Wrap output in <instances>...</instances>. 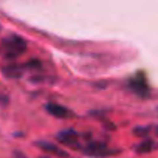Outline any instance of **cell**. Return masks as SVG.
Segmentation results:
<instances>
[{"mask_svg": "<svg viewBox=\"0 0 158 158\" xmlns=\"http://www.w3.org/2000/svg\"><path fill=\"white\" fill-rule=\"evenodd\" d=\"M79 150H81L84 155L92 156V158H107V156H112V155L119 153L118 149H112L106 143H102V141H93V139H89L87 143H84Z\"/></svg>", "mask_w": 158, "mask_h": 158, "instance_id": "obj_1", "label": "cell"}, {"mask_svg": "<svg viewBox=\"0 0 158 158\" xmlns=\"http://www.w3.org/2000/svg\"><path fill=\"white\" fill-rule=\"evenodd\" d=\"M149 132H150V127H144V126H139V127L133 129V135H136V136H147Z\"/></svg>", "mask_w": 158, "mask_h": 158, "instance_id": "obj_10", "label": "cell"}, {"mask_svg": "<svg viewBox=\"0 0 158 158\" xmlns=\"http://www.w3.org/2000/svg\"><path fill=\"white\" fill-rule=\"evenodd\" d=\"M2 48H3V57H5L6 60H14V59H17L20 54L25 53V50H27V42H25L20 36L11 34L10 37L3 39Z\"/></svg>", "mask_w": 158, "mask_h": 158, "instance_id": "obj_2", "label": "cell"}, {"mask_svg": "<svg viewBox=\"0 0 158 158\" xmlns=\"http://www.w3.org/2000/svg\"><path fill=\"white\" fill-rule=\"evenodd\" d=\"M155 149H158V143L155 139H150V138H146L144 141H141V143H138L135 146V152L136 153H149V152H152Z\"/></svg>", "mask_w": 158, "mask_h": 158, "instance_id": "obj_7", "label": "cell"}, {"mask_svg": "<svg viewBox=\"0 0 158 158\" xmlns=\"http://www.w3.org/2000/svg\"><path fill=\"white\" fill-rule=\"evenodd\" d=\"M23 70H25V67L17 65V64H10V65L2 68V71H3V74L6 77H20L23 74Z\"/></svg>", "mask_w": 158, "mask_h": 158, "instance_id": "obj_8", "label": "cell"}, {"mask_svg": "<svg viewBox=\"0 0 158 158\" xmlns=\"http://www.w3.org/2000/svg\"><path fill=\"white\" fill-rule=\"evenodd\" d=\"M36 144H37V147H40V149H42L44 152H47V153H53V155L62 156V158L67 156V152L62 150L60 147H57V146L53 144V143H48V141H37Z\"/></svg>", "mask_w": 158, "mask_h": 158, "instance_id": "obj_6", "label": "cell"}, {"mask_svg": "<svg viewBox=\"0 0 158 158\" xmlns=\"http://www.w3.org/2000/svg\"><path fill=\"white\" fill-rule=\"evenodd\" d=\"M56 139H57L60 144H64V146H67V147H71V149H76V150H79V149H81V146H82V143H81V135H79L76 130H73V129L60 130V132L56 135Z\"/></svg>", "mask_w": 158, "mask_h": 158, "instance_id": "obj_3", "label": "cell"}, {"mask_svg": "<svg viewBox=\"0 0 158 158\" xmlns=\"http://www.w3.org/2000/svg\"><path fill=\"white\" fill-rule=\"evenodd\" d=\"M23 67H25V70H31L33 73H37L42 70V64L39 59H30L27 64H23Z\"/></svg>", "mask_w": 158, "mask_h": 158, "instance_id": "obj_9", "label": "cell"}, {"mask_svg": "<svg viewBox=\"0 0 158 158\" xmlns=\"http://www.w3.org/2000/svg\"><path fill=\"white\" fill-rule=\"evenodd\" d=\"M45 110L56 116V118H60V119H65V118H71L73 116V112L70 109H67L65 106H60V104H56V102H48L45 106Z\"/></svg>", "mask_w": 158, "mask_h": 158, "instance_id": "obj_4", "label": "cell"}, {"mask_svg": "<svg viewBox=\"0 0 158 158\" xmlns=\"http://www.w3.org/2000/svg\"><path fill=\"white\" fill-rule=\"evenodd\" d=\"M130 87H132V90L135 92V93H138V95H141V96H144L146 93H147V82H146V77H144V74H143V71H139L132 81H130Z\"/></svg>", "mask_w": 158, "mask_h": 158, "instance_id": "obj_5", "label": "cell"}, {"mask_svg": "<svg viewBox=\"0 0 158 158\" xmlns=\"http://www.w3.org/2000/svg\"><path fill=\"white\" fill-rule=\"evenodd\" d=\"M39 158H48V156H39Z\"/></svg>", "mask_w": 158, "mask_h": 158, "instance_id": "obj_11", "label": "cell"}]
</instances>
